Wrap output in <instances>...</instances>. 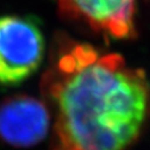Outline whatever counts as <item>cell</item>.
I'll return each mask as SVG.
<instances>
[{
  "instance_id": "1",
  "label": "cell",
  "mask_w": 150,
  "mask_h": 150,
  "mask_svg": "<svg viewBox=\"0 0 150 150\" xmlns=\"http://www.w3.org/2000/svg\"><path fill=\"white\" fill-rule=\"evenodd\" d=\"M40 93L53 115L52 150H127L150 116L142 69L65 33L53 39Z\"/></svg>"
},
{
  "instance_id": "2",
  "label": "cell",
  "mask_w": 150,
  "mask_h": 150,
  "mask_svg": "<svg viewBox=\"0 0 150 150\" xmlns=\"http://www.w3.org/2000/svg\"><path fill=\"white\" fill-rule=\"evenodd\" d=\"M44 56L45 38L33 17H0V85L14 86L28 79Z\"/></svg>"
},
{
  "instance_id": "3",
  "label": "cell",
  "mask_w": 150,
  "mask_h": 150,
  "mask_svg": "<svg viewBox=\"0 0 150 150\" xmlns=\"http://www.w3.org/2000/svg\"><path fill=\"white\" fill-rule=\"evenodd\" d=\"M60 17L110 39L137 37L139 0H56Z\"/></svg>"
},
{
  "instance_id": "4",
  "label": "cell",
  "mask_w": 150,
  "mask_h": 150,
  "mask_svg": "<svg viewBox=\"0 0 150 150\" xmlns=\"http://www.w3.org/2000/svg\"><path fill=\"white\" fill-rule=\"evenodd\" d=\"M51 114L42 98L13 95L0 103V139L17 148L40 143L49 134Z\"/></svg>"
}]
</instances>
